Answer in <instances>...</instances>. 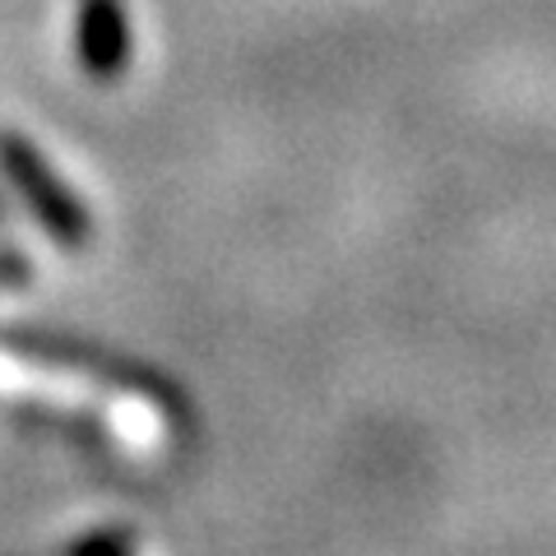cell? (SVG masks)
I'll use <instances>...</instances> for the list:
<instances>
[{"label":"cell","mask_w":556,"mask_h":556,"mask_svg":"<svg viewBox=\"0 0 556 556\" xmlns=\"http://www.w3.org/2000/svg\"><path fill=\"white\" fill-rule=\"evenodd\" d=\"M0 172L14 186V195L28 204V214L38 218V228L65 251H84L93 237V214L75 190L65 186V177L47 163V153L33 139L0 130Z\"/></svg>","instance_id":"obj_1"},{"label":"cell","mask_w":556,"mask_h":556,"mask_svg":"<svg viewBox=\"0 0 556 556\" xmlns=\"http://www.w3.org/2000/svg\"><path fill=\"white\" fill-rule=\"evenodd\" d=\"M75 51L93 84H116L135 56V28L126 0H79Z\"/></svg>","instance_id":"obj_2"},{"label":"cell","mask_w":556,"mask_h":556,"mask_svg":"<svg viewBox=\"0 0 556 556\" xmlns=\"http://www.w3.org/2000/svg\"><path fill=\"white\" fill-rule=\"evenodd\" d=\"M135 543H139V538H135V529H98V533H79V538H70V543H65V552H75V556H93V552L126 556Z\"/></svg>","instance_id":"obj_3"},{"label":"cell","mask_w":556,"mask_h":556,"mask_svg":"<svg viewBox=\"0 0 556 556\" xmlns=\"http://www.w3.org/2000/svg\"><path fill=\"white\" fill-rule=\"evenodd\" d=\"M0 218H5V204H0Z\"/></svg>","instance_id":"obj_4"}]
</instances>
